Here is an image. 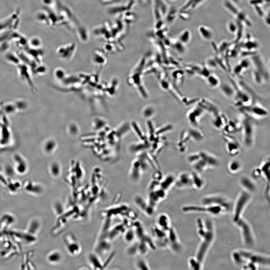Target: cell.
<instances>
[{"label": "cell", "mask_w": 270, "mask_h": 270, "mask_svg": "<svg viewBox=\"0 0 270 270\" xmlns=\"http://www.w3.org/2000/svg\"><path fill=\"white\" fill-rule=\"evenodd\" d=\"M207 79L209 83L212 87H215L219 83V79L215 75H210Z\"/></svg>", "instance_id": "obj_26"}, {"label": "cell", "mask_w": 270, "mask_h": 270, "mask_svg": "<svg viewBox=\"0 0 270 270\" xmlns=\"http://www.w3.org/2000/svg\"><path fill=\"white\" fill-rule=\"evenodd\" d=\"M189 266L194 270H200L201 269L202 266L197 262L194 257L191 258L189 261Z\"/></svg>", "instance_id": "obj_24"}, {"label": "cell", "mask_w": 270, "mask_h": 270, "mask_svg": "<svg viewBox=\"0 0 270 270\" xmlns=\"http://www.w3.org/2000/svg\"><path fill=\"white\" fill-rule=\"evenodd\" d=\"M185 212H195L219 216L227 212L225 209L219 206L202 204L201 205L185 206L182 208Z\"/></svg>", "instance_id": "obj_4"}, {"label": "cell", "mask_w": 270, "mask_h": 270, "mask_svg": "<svg viewBox=\"0 0 270 270\" xmlns=\"http://www.w3.org/2000/svg\"><path fill=\"white\" fill-rule=\"evenodd\" d=\"M262 172V176L264 177L267 183L270 182V161L269 158L265 160L260 167Z\"/></svg>", "instance_id": "obj_16"}, {"label": "cell", "mask_w": 270, "mask_h": 270, "mask_svg": "<svg viewBox=\"0 0 270 270\" xmlns=\"http://www.w3.org/2000/svg\"><path fill=\"white\" fill-rule=\"evenodd\" d=\"M192 164L195 169V172L200 174L203 173L207 168H208L206 164L201 158L195 163Z\"/></svg>", "instance_id": "obj_20"}, {"label": "cell", "mask_w": 270, "mask_h": 270, "mask_svg": "<svg viewBox=\"0 0 270 270\" xmlns=\"http://www.w3.org/2000/svg\"><path fill=\"white\" fill-rule=\"evenodd\" d=\"M193 187L198 190H201L205 186V182L201 174L195 172L191 173Z\"/></svg>", "instance_id": "obj_14"}, {"label": "cell", "mask_w": 270, "mask_h": 270, "mask_svg": "<svg viewBox=\"0 0 270 270\" xmlns=\"http://www.w3.org/2000/svg\"><path fill=\"white\" fill-rule=\"evenodd\" d=\"M197 229L201 241L194 258L202 266L207 253L215 239V226L212 220L207 219L203 223L197 226Z\"/></svg>", "instance_id": "obj_2"}, {"label": "cell", "mask_w": 270, "mask_h": 270, "mask_svg": "<svg viewBox=\"0 0 270 270\" xmlns=\"http://www.w3.org/2000/svg\"><path fill=\"white\" fill-rule=\"evenodd\" d=\"M262 176V172H261L260 168V167H256L253 169L251 172V178L253 179H257Z\"/></svg>", "instance_id": "obj_23"}, {"label": "cell", "mask_w": 270, "mask_h": 270, "mask_svg": "<svg viewBox=\"0 0 270 270\" xmlns=\"http://www.w3.org/2000/svg\"><path fill=\"white\" fill-rule=\"evenodd\" d=\"M189 134L190 138L196 141H202L204 138V134L199 129L194 128L190 130Z\"/></svg>", "instance_id": "obj_21"}, {"label": "cell", "mask_w": 270, "mask_h": 270, "mask_svg": "<svg viewBox=\"0 0 270 270\" xmlns=\"http://www.w3.org/2000/svg\"><path fill=\"white\" fill-rule=\"evenodd\" d=\"M232 257L234 263L243 269L256 270L260 266H270L269 256L248 250L234 251L232 253Z\"/></svg>", "instance_id": "obj_1"}, {"label": "cell", "mask_w": 270, "mask_h": 270, "mask_svg": "<svg viewBox=\"0 0 270 270\" xmlns=\"http://www.w3.org/2000/svg\"><path fill=\"white\" fill-rule=\"evenodd\" d=\"M204 111L202 108H197L189 114V121L195 127L198 126L199 119L203 114Z\"/></svg>", "instance_id": "obj_13"}, {"label": "cell", "mask_w": 270, "mask_h": 270, "mask_svg": "<svg viewBox=\"0 0 270 270\" xmlns=\"http://www.w3.org/2000/svg\"><path fill=\"white\" fill-rule=\"evenodd\" d=\"M265 195L266 198L268 200V201L269 202L270 200V182L267 183V186L265 191Z\"/></svg>", "instance_id": "obj_31"}, {"label": "cell", "mask_w": 270, "mask_h": 270, "mask_svg": "<svg viewBox=\"0 0 270 270\" xmlns=\"http://www.w3.org/2000/svg\"><path fill=\"white\" fill-rule=\"evenodd\" d=\"M201 158L199 152H197L190 155L188 157V159L190 163L193 164L198 161Z\"/></svg>", "instance_id": "obj_27"}, {"label": "cell", "mask_w": 270, "mask_h": 270, "mask_svg": "<svg viewBox=\"0 0 270 270\" xmlns=\"http://www.w3.org/2000/svg\"><path fill=\"white\" fill-rule=\"evenodd\" d=\"M168 216L161 214L157 219L158 225L159 228L164 231L168 230L170 228V220Z\"/></svg>", "instance_id": "obj_15"}, {"label": "cell", "mask_w": 270, "mask_h": 270, "mask_svg": "<svg viewBox=\"0 0 270 270\" xmlns=\"http://www.w3.org/2000/svg\"><path fill=\"white\" fill-rule=\"evenodd\" d=\"M228 122L224 116L217 115L213 121V125L216 129H223Z\"/></svg>", "instance_id": "obj_19"}, {"label": "cell", "mask_w": 270, "mask_h": 270, "mask_svg": "<svg viewBox=\"0 0 270 270\" xmlns=\"http://www.w3.org/2000/svg\"><path fill=\"white\" fill-rule=\"evenodd\" d=\"M222 90L226 95H228L229 97H231L233 94V91L232 88L230 86L227 85L223 86L222 88Z\"/></svg>", "instance_id": "obj_30"}, {"label": "cell", "mask_w": 270, "mask_h": 270, "mask_svg": "<svg viewBox=\"0 0 270 270\" xmlns=\"http://www.w3.org/2000/svg\"><path fill=\"white\" fill-rule=\"evenodd\" d=\"M200 31L202 37L206 40H209L212 38V33L208 29L205 27H202L200 29Z\"/></svg>", "instance_id": "obj_22"}, {"label": "cell", "mask_w": 270, "mask_h": 270, "mask_svg": "<svg viewBox=\"0 0 270 270\" xmlns=\"http://www.w3.org/2000/svg\"><path fill=\"white\" fill-rule=\"evenodd\" d=\"M201 203L206 205L219 206L229 212L233 209V205L229 199L225 196L218 194H212L204 196L201 199Z\"/></svg>", "instance_id": "obj_7"}, {"label": "cell", "mask_w": 270, "mask_h": 270, "mask_svg": "<svg viewBox=\"0 0 270 270\" xmlns=\"http://www.w3.org/2000/svg\"><path fill=\"white\" fill-rule=\"evenodd\" d=\"M240 183L244 190L252 194L255 192L256 186L254 179L251 177L244 176L240 180Z\"/></svg>", "instance_id": "obj_10"}, {"label": "cell", "mask_w": 270, "mask_h": 270, "mask_svg": "<svg viewBox=\"0 0 270 270\" xmlns=\"http://www.w3.org/2000/svg\"><path fill=\"white\" fill-rule=\"evenodd\" d=\"M234 222L240 231L244 244L248 246L254 245L255 243V237L252 228L249 222L241 217Z\"/></svg>", "instance_id": "obj_3"}, {"label": "cell", "mask_w": 270, "mask_h": 270, "mask_svg": "<svg viewBox=\"0 0 270 270\" xmlns=\"http://www.w3.org/2000/svg\"><path fill=\"white\" fill-rule=\"evenodd\" d=\"M248 111L251 115L256 117L264 118L267 116L268 114V111L258 106H255L251 108Z\"/></svg>", "instance_id": "obj_18"}, {"label": "cell", "mask_w": 270, "mask_h": 270, "mask_svg": "<svg viewBox=\"0 0 270 270\" xmlns=\"http://www.w3.org/2000/svg\"><path fill=\"white\" fill-rule=\"evenodd\" d=\"M222 139L225 143L226 150L231 156H236L241 152V146L238 141L232 135L224 133Z\"/></svg>", "instance_id": "obj_8"}, {"label": "cell", "mask_w": 270, "mask_h": 270, "mask_svg": "<svg viewBox=\"0 0 270 270\" xmlns=\"http://www.w3.org/2000/svg\"><path fill=\"white\" fill-rule=\"evenodd\" d=\"M199 153L201 158L205 161L208 168H215L219 166V160L215 155L203 151H199Z\"/></svg>", "instance_id": "obj_9"}, {"label": "cell", "mask_w": 270, "mask_h": 270, "mask_svg": "<svg viewBox=\"0 0 270 270\" xmlns=\"http://www.w3.org/2000/svg\"><path fill=\"white\" fill-rule=\"evenodd\" d=\"M178 185L180 188H185L193 187L191 174L183 173L180 176Z\"/></svg>", "instance_id": "obj_12"}, {"label": "cell", "mask_w": 270, "mask_h": 270, "mask_svg": "<svg viewBox=\"0 0 270 270\" xmlns=\"http://www.w3.org/2000/svg\"><path fill=\"white\" fill-rule=\"evenodd\" d=\"M8 55L6 57V59L8 62L12 63L14 64L18 65L19 61L18 60V57H15V56L13 55Z\"/></svg>", "instance_id": "obj_28"}, {"label": "cell", "mask_w": 270, "mask_h": 270, "mask_svg": "<svg viewBox=\"0 0 270 270\" xmlns=\"http://www.w3.org/2000/svg\"><path fill=\"white\" fill-rule=\"evenodd\" d=\"M18 69L20 76L22 79L26 81L25 82L28 84L31 89H33L34 88V87H33V83L32 80L30 73L28 72V69L27 66L19 65Z\"/></svg>", "instance_id": "obj_11"}, {"label": "cell", "mask_w": 270, "mask_h": 270, "mask_svg": "<svg viewBox=\"0 0 270 270\" xmlns=\"http://www.w3.org/2000/svg\"><path fill=\"white\" fill-rule=\"evenodd\" d=\"M242 164L237 160H233L228 164L227 168L228 171L232 174L238 173L242 168Z\"/></svg>", "instance_id": "obj_17"}, {"label": "cell", "mask_w": 270, "mask_h": 270, "mask_svg": "<svg viewBox=\"0 0 270 270\" xmlns=\"http://www.w3.org/2000/svg\"><path fill=\"white\" fill-rule=\"evenodd\" d=\"M136 266L140 269H148L147 263L143 260H138L136 263Z\"/></svg>", "instance_id": "obj_29"}, {"label": "cell", "mask_w": 270, "mask_h": 270, "mask_svg": "<svg viewBox=\"0 0 270 270\" xmlns=\"http://www.w3.org/2000/svg\"><path fill=\"white\" fill-rule=\"evenodd\" d=\"M251 197V193L246 191L243 190L240 192L235 203L233 205V222L242 217L243 213L250 201Z\"/></svg>", "instance_id": "obj_6"}, {"label": "cell", "mask_w": 270, "mask_h": 270, "mask_svg": "<svg viewBox=\"0 0 270 270\" xmlns=\"http://www.w3.org/2000/svg\"><path fill=\"white\" fill-rule=\"evenodd\" d=\"M135 237V233L131 230H129L126 233L125 236V239L126 242H131L134 240Z\"/></svg>", "instance_id": "obj_25"}, {"label": "cell", "mask_w": 270, "mask_h": 270, "mask_svg": "<svg viewBox=\"0 0 270 270\" xmlns=\"http://www.w3.org/2000/svg\"><path fill=\"white\" fill-rule=\"evenodd\" d=\"M241 123L243 142L246 147H251L254 141L255 124L249 116L245 117Z\"/></svg>", "instance_id": "obj_5"}]
</instances>
